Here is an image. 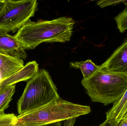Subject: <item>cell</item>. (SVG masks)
I'll use <instances>...</instances> for the list:
<instances>
[{
    "label": "cell",
    "mask_w": 127,
    "mask_h": 126,
    "mask_svg": "<svg viewBox=\"0 0 127 126\" xmlns=\"http://www.w3.org/2000/svg\"><path fill=\"white\" fill-rule=\"evenodd\" d=\"M36 0H4L0 10V29L15 32L35 15Z\"/></svg>",
    "instance_id": "5"
},
{
    "label": "cell",
    "mask_w": 127,
    "mask_h": 126,
    "mask_svg": "<svg viewBox=\"0 0 127 126\" xmlns=\"http://www.w3.org/2000/svg\"><path fill=\"white\" fill-rule=\"evenodd\" d=\"M39 71L38 64L35 61H30L21 69L0 83V89L15 85L19 82L26 81L34 77Z\"/></svg>",
    "instance_id": "8"
},
{
    "label": "cell",
    "mask_w": 127,
    "mask_h": 126,
    "mask_svg": "<svg viewBox=\"0 0 127 126\" xmlns=\"http://www.w3.org/2000/svg\"><path fill=\"white\" fill-rule=\"evenodd\" d=\"M16 85L0 89V116L4 114V111L9 106L15 90Z\"/></svg>",
    "instance_id": "12"
},
{
    "label": "cell",
    "mask_w": 127,
    "mask_h": 126,
    "mask_svg": "<svg viewBox=\"0 0 127 126\" xmlns=\"http://www.w3.org/2000/svg\"><path fill=\"white\" fill-rule=\"evenodd\" d=\"M60 97L49 72L40 70L28 82L17 103L19 115L42 107Z\"/></svg>",
    "instance_id": "4"
},
{
    "label": "cell",
    "mask_w": 127,
    "mask_h": 126,
    "mask_svg": "<svg viewBox=\"0 0 127 126\" xmlns=\"http://www.w3.org/2000/svg\"><path fill=\"white\" fill-rule=\"evenodd\" d=\"M17 120L13 114H5L0 116V126H13Z\"/></svg>",
    "instance_id": "14"
},
{
    "label": "cell",
    "mask_w": 127,
    "mask_h": 126,
    "mask_svg": "<svg viewBox=\"0 0 127 126\" xmlns=\"http://www.w3.org/2000/svg\"><path fill=\"white\" fill-rule=\"evenodd\" d=\"M13 126H25L24 125L21 123H19V122H18L16 120V121L15 122L14 124H13Z\"/></svg>",
    "instance_id": "19"
},
{
    "label": "cell",
    "mask_w": 127,
    "mask_h": 126,
    "mask_svg": "<svg viewBox=\"0 0 127 126\" xmlns=\"http://www.w3.org/2000/svg\"><path fill=\"white\" fill-rule=\"evenodd\" d=\"M117 27L121 33L127 29V7L115 18Z\"/></svg>",
    "instance_id": "13"
},
{
    "label": "cell",
    "mask_w": 127,
    "mask_h": 126,
    "mask_svg": "<svg viewBox=\"0 0 127 126\" xmlns=\"http://www.w3.org/2000/svg\"><path fill=\"white\" fill-rule=\"evenodd\" d=\"M106 120L120 123L127 120V89L121 99L107 112Z\"/></svg>",
    "instance_id": "10"
},
{
    "label": "cell",
    "mask_w": 127,
    "mask_h": 126,
    "mask_svg": "<svg viewBox=\"0 0 127 126\" xmlns=\"http://www.w3.org/2000/svg\"><path fill=\"white\" fill-rule=\"evenodd\" d=\"M1 81V79L0 77V83Z\"/></svg>",
    "instance_id": "20"
},
{
    "label": "cell",
    "mask_w": 127,
    "mask_h": 126,
    "mask_svg": "<svg viewBox=\"0 0 127 126\" xmlns=\"http://www.w3.org/2000/svg\"><path fill=\"white\" fill-rule=\"evenodd\" d=\"M75 22L62 17L51 20L29 21L14 36L25 49H32L43 42L65 43L70 40Z\"/></svg>",
    "instance_id": "1"
},
{
    "label": "cell",
    "mask_w": 127,
    "mask_h": 126,
    "mask_svg": "<svg viewBox=\"0 0 127 126\" xmlns=\"http://www.w3.org/2000/svg\"><path fill=\"white\" fill-rule=\"evenodd\" d=\"M89 106L73 103L60 97L35 110L17 116L25 126H41L77 118L91 112Z\"/></svg>",
    "instance_id": "3"
},
{
    "label": "cell",
    "mask_w": 127,
    "mask_h": 126,
    "mask_svg": "<svg viewBox=\"0 0 127 126\" xmlns=\"http://www.w3.org/2000/svg\"><path fill=\"white\" fill-rule=\"evenodd\" d=\"M0 53L6 55L19 58L25 60L27 54L25 49L14 36L7 32L0 29Z\"/></svg>",
    "instance_id": "7"
},
{
    "label": "cell",
    "mask_w": 127,
    "mask_h": 126,
    "mask_svg": "<svg viewBox=\"0 0 127 126\" xmlns=\"http://www.w3.org/2000/svg\"><path fill=\"white\" fill-rule=\"evenodd\" d=\"M70 66L72 68L80 70L83 78L86 79L92 76L100 68L91 60L80 62H70Z\"/></svg>",
    "instance_id": "11"
},
{
    "label": "cell",
    "mask_w": 127,
    "mask_h": 126,
    "mask_svg": "<svg viewBox=\"0 0 127 126\" xmlns=\"http://www.w3.org/2000/svg\"><path fill=\"white\" fill-rule=\"evenodd\" d=\"M81 84L92 102L105 106L118 102L127 89V74L111 72L100 66L90 77L83 78Z\"/></svg>",
    "instance_id": "2"
},
{
    "label": "cell",
    "mask_w": 127,
    "mask_h": 126,
    "mask_svg": "<svg viewBox=\"0 0 127 126\" xmlns=\"http://www.w3.org/2000/svg\"><path fill=\"white\" fill-rule=\"evenodd\" d=\"M121 3H124L125 5L127 6V0H100L97 1V4L100 7L104 8L107 6L110 5L119 4Z\"/></svg>",
    "instance_id": "15"
},
{
    "label": "cell",
    "mask_w": 127,
    "mask_h": 126,
    "mask_svg": "<svg viewBox=\"0 0 127 126\" xmlns=\"http://www.w3.org/2000/svg\"><path fill=\"white\" fill-rule=\"evenodd\" d=\"M100 66L111 72L127 74V40Z\"/></svg>",
    "instance_id": "6"
},
{
    "label": "cell",
    "mask_w": 127,
    "mask_h": 126,
    "mask_svg": "<svg viewBox=\"0 0 127 126\" xmlns=\"http://www.w3.org/2000/svg\"><path fill=\"white\" fill-rule=\"evenodd\" d=\"M121 122L118 123L115 120H106L103 123L99 126H119Z\"/></svg>",
    "instance_id": "16"
},
{
    "label": "cell",
    "mask_w": 127,
    "mask_h": 126,
    "mask_svg": "<svg viewBox=\"0 0 127 126\" xmlns=\"http://www.w3.org/2000/svg\"><path fill=\"white\" fill-rule=\"evenodd\" d=\"M62 126V123L61 122H57V123H54L51 124H47L44 126Z\"/></svg>",
    "instance_id": "17"
},
{
    "label": "cell",
    "mask_w": 127,
    "mask_h": 126,
    "mask_svg": "<svg viewBox=\"0 0 127 126\" xmlns=\"http://www.w3.org/2000/svg\"><path fill=\"white\" fill-rule=\"evenodd\" d=\"M24 66V60L21 58L0 53V77L1 81L21 69Z\"/></svg>",
    "instance_id": "9"
},
{
    "label": "cell",
    "mask_w": 127,
    "mask_h": 126,
    "mask_svg": "<svg viewBox=\"0 0 127 126\" xmlns=\"http://www.w3.org/2000/svg\"><path fill=\"white\" fill-rule=\"evenodd\" d=\"M119 126H127V120L122 121L121 122Z\"/></svg>",
    "instance_id": "18"
}]
</instances>
